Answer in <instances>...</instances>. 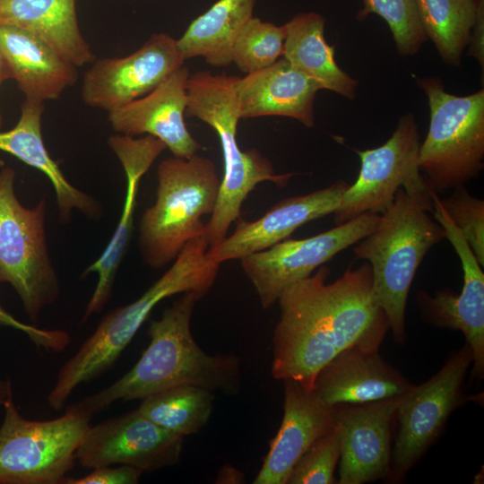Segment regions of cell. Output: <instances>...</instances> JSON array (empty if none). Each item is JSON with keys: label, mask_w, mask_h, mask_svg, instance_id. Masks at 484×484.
Segmentation results:
<instances>
[{"label": "cell", "mask_w": 484, "mask_h": 484, "mask_svg": "<svg viewBox=\"0 0 484 484\" xmlns=\"http://www.w3.org/2000/svg\"><path fill=\"white\" fill-rule=\"evenodd\" d=\"M203 296L186 292L151 320L150 342L135 365L122 377L67 410L92 417L111 403L143 399L176 386L191 385L236 395L240 389V359L232 354L209 355L191 333L194 306Z\"/></svg>", "instance_id": "2"}, {"label": "cell", "mask_w": 484, "mask_h": 484, "mask_svg": "<svg viewBox=\"0 0 484 484\" xmlns=\"http://www.w3.org/2000/svg\"><path fill=\"white\" fill-rule=\"evenodd\" d=\"M331 270L321 265L280 296V316L272 335V376L291 378L312 391L318 372L351 346L379 350L390 330L373 291L371 267L350 265L327 283Z\"/></svg>", "instance_id": "1"}, {"label": "cell", "mask_w": 484, "mask_h": 484, "mask_svg": "<svg viewBox=\"0 0 484 484\" xmlns=\"http://www.w3.org/2000/svg\"><path fill=\"white\" fill-rule=\"evenodd\" d=\"M430 110L419 166L428 186L439 194L479 177L484 160V90L456 96L436 77L420 78Z\"/></svg>", "instance_id": "7"}, {"label": "cell", "mask_w": 484, "mask_h": 484, "mask_svg": "<svg viewBox=\"0 0 484 484\" xmlns=\"http://www.w3.org/2000/svg\"><path fill=\"white\" fill-rule=\"evenodd\" d=\"M235 89L240 119L281 116L294 118L307 127L315 124L314 101L322 89L284 57L238 77Z\"/></svg>", "instance_id": "22"}, {"label": "cell", "mask_w": 484, "mask_h": 484, "mask_svg": "<svg viewBox=\"0 0 484 484\" xmlns=\"http://www.w3.org/2000/svg\"><path fill=\"white\" fill-rule=\"evenodd\" d=\"M213 392L181 385L142 399L139 411L165 430L185 437L198 433L213 409Z\"/></svg>", "instance_id": "29"}, {"label": "cell", "mask_w": 484, "mask_h": 484, "mask_svg": "<svg viewBox=\"0 0 484 484\" xmlns=\"http://www.w3.org/2000/svg\"><path fill=\"white\" fill-rule=\"evenodd\" d=\"M283 417L255 484H287L292 468L321 436L334 426L333 407L299 382L286 378Z\"/></svg>", "instance_id": "21"}, {"label": "cell", "mask_w": 484, "mask_h": 484, "mask_svg": "<svg viewBox=\"0 0 484 484\" xmlns=\"http://www.w3.org/2000/svg\"><path fill=\"white\" fill-rule=\"evenodd\" d=\"M324 18L316 13H300L284 24L282 56L290 65L329 90L349 99L356 96L358 81L340 68L335 48L324 39Z\"/></svg>", "instance_id": "26"}, {"label": "cell", "mask_w": 484, "mask_h": 484, "mask_svg": "<svg viewBox=\"0 0 484 484\" xmlns=\"http://www.w3.org/2000/svg\"><path fill=\"white\" fill-rule=\"evenodd\" d=\"M413 385L379 350L355 345L321 368L312 392L327 405L334 406L400 397Z\"/></svg>", "instance_id": "20"}, {"label": "cell", "mask_w": 484, "mask_h": 484, "mask_svg": "<svg viewBox=\"0 0 484 484\" xmlns=\"http://www.w3.org/2000/svg\"><path fill=\"white\" fill-rule=\"evenodd\" d=\"M284 25L252 17L238 35L232 49V62L246 73L262 70L283 53Z\"/></svg>", "instance_id": "30"}, {"label": "cell", "mask_w": 484, "mask_h": 484, "mask_svg": "<svg viewBox=\"0 0 484 484\" xmlns=\"http://www.w3.org/2000/svg\"><path fill=\"white\" fill-rule=\"evenodd\" d=\"M433 211L434 205L400 188L376 228L353 248L355 258L371 267L374 295L401 345L412 281L427 253L445 238L444 228L429 215Z\"/></svg>", "instance_id": "4"}, {"label": "cell", "mask_w": 484, "mask_h": 484, "mask_svg": "<svg viewBox=\"0 0 484 484\" xmlns=\"http://www.w3.org/2000/svg\"><path fill=\"white\" fill-rule=\"evenodd\" d=\"M484 0H479L477 15L470 38L469 55L479 62L482 71L484 68Z\"/></svg>", "instance_id": "36"}, {"label": "cell", "mask_w": 484, "mask_h": 484, "mask_svg": "<svg viewBox=\"0 0 484 484\" xmlns=\"http://www.w3.org/2000/svg\"><path fill=\"white\" fill-rule=\"evenodd\" d=\"M255 0H218L195 18L177 39L185 60L201 56L212 66L232 63V49L243 27L253 17Z\"/></svg>", "instance_id": "27"}, {"label": "cell", "mask_w": 484, "mask_h": 484, "mask_svg": "<svg viewBox=\"0 0 484 484\" xmlns=\"http://www.w3.org/2000/svg\"><path fill=\"white\" fill-rule=\"evenodd\" d=\"M0 53L10 79L26 99L42 103L56 99L77 82V66L25 30L0 25Z\"/></svg>", "instance_id": "23"}, {"label": "cell", "mask_w": 484, "mask_h": 484, "mask_svg": "<svg viewBox=\"0 0 484 484\" xmlns=\"http://www.w3.org/2000/svg\"><path fill=\"white\" fill-rule=\"evenodd\" d=\"M0 426V484H63L91 417L70 410L56 419L30 420L13 394Z\"/></svg>", "instance_id": "9"}, {"label": "cell", "mask_w": 484, "mask_h": 484, "mask_svg": "<svg viewBox=\"0 0 484 484\" xmlns=\"http://www.w3.org/2000/svg\"><path fill=\"white\" fill-rule=\"evenodd\" d=\"M156 200L139 222V248L147 265L175 260L192 238L204 235L202 217L214 210L220 179L215 163L197 154L169 157L157 169Z\"/></svg>", "instance_id": "6"}, {"label": "cell", "mask_w": 484, "mask_h": 484, "mask_svg": "<svg viewBox=\"0 0 484 484\" xmlns=\"http://www.w3.org/2000/svg\"><path fill=\"white\" fill-rule=\"evenodd\" d=\"M204 235L190 239L170 268L140 298L108 312L60 368L48 395L55 411L64 408L73 391L110 369L130 343L152 309L173 295L196 292L203 297L213 286L220 264L207 253Z\"/></svg>", "instance_id": "3"}, {"label": "cell", "mask_w": 484, "mask_h": 484, "mask_svg": "<svg viewBox=\"0 0 484 484\" xmlns=\"http://www.w3.org/2000/svg\"><path fill=\"white\" fill-rule=\"evenodd\" d=\"M111 466L94 468L91 472L81 478L67 476L63 484H135L144 472L139 468L125 464Z\"/></svg>", "instance_id": "35"}, {"label": "cell", "mask_w": 484, "mask_h": 484, "mask_svg": "<svg viewBox=\"0 0 484 484\" xmlns=\"http://www.w3.org/2000/svg\"><path fill=\"white\" fill-rule=\"evenodd\" d=\"M43 110L44 103L25 99L17 124L8 131H0V151L16 157L49 178L56 193L62 221L69 220L73 209L88 217H97L99 213L98 203L73 186L50 157L41 132Z\"/></svg>", "instance_id": "24"}, {"label": "cell", "mask_w": 484, "mask_h": 484, "mask_svg": "<svg viewBox=\"0 0 484 484\" xmlns=\"http://www.w3.org/2000/svg\"><path fill=\"white\" fill-rule=\"evenodd\" d=\"M184 437L160 428L135 409L90 426L75 458L85 468L125 464L151 471L180 461Z\"/></svg>", "instance_id": "15"}, {"label": "cell", "mask_w": 484, "mask_h": 484, "mask_svg": "<svg viewBox=\"0 0 484 484\" xmlns=\"http://www.w3.org/2000/svg\"><path fill=\"white\" fill-rule=\"evenodd\" d=\"M0 25L38 36L77 67L95 60L79 27L76 0H0Z\"/></svg>", "instance_id": "25"}, {"label": "cell", "mask_w": 484, "mask_h": 484, "mask_svg": "<svg viewBox=\"0 0 484 484\" xmlns=\"http://www.w3.org/2000/svg\"><path fill=\"white\" fill-rule=\"evenodd\" d=\"M340 454V436L334 425L301 455L292 468L287 484L338 483L334 471Z\"/></svg>", "instance_id": "32"}, {"label": "cell", "mask_w": 484, "mask_h": 484, "mask_svg": "<svg viewBox=\"0 0 484 484\" xmlns=\"http://www.w3.org/2000/svg\"><path fill=\"white\" fill-rule=\"evenodd\" d=\"M401 398L333 406L341 445L338 484H363L390 475L391 426Z\"/></svg>", "instance_id": "16"}, {"label": "cell", "mask_w": 484, "mask_h": 484, "mask_svg": "<svg viewBox=\"0 0 484 484\" xmlns=\"http://www.w3.org/2000/svg\"><path fill=\"white\" fill-rule=\"evenodd\" d=\"M379 215L363 213L317 235L285 239L239 259L263 308L272 307L289 286L310 276L337 254L367 236L376 228Z\"/></svg>", "instance_id": "12"}, {"label": "cell", "mask_w": 484, "mask_h": 484, "mask_svg": "<svg viewBox=\"0 0 484 484\" xmlns=\"http://www.w3.org/2000/svg\"><path fill=\"white\" fill-rule=\"evenodd\" d=\"M12 394L13 388L11 381L0 375V405L3 406Z\"/></svg>", "instance_id": "37"}, {"label": "cell", "mask_w": 484, "mask_h": 484, "mask_svg": "<svg viewBox=\"0 0 484 484\" xmlns=\"http://www.w3.org/2000/svg\"><path fill=\"white\" fill-rule=\"evenodd\" d=\"M468 343L451 352L442 367L401 398L395 416L398 432L390 474L401 480L444 430L452 412L463 402L462 385L472 365Z\"/></svg>", "instance_id": "11"}, {"label": "cell", "mask_w": 484, "mask_h": 484, "mask_svg": "<svg viewBox=\"0 0 484 484\" xmlns=\"http://www.w3.org/2000/svg\"><path fill=\"white\" fill-rule=\"evenodd\" d=\"M189 70L182 65L145 96L108 112L119 134H145L160 140L172 155L190 158L201 149L185 123Z\"/></svg>", "instance_id": "19"}, {"label": "cell", "mask_w": 484, "mask_h": 484, "mask_svg": "<svg viewBox=\"0 0 484 484\" xmlns=\"http://www.w3.org/2000/svg\"><path fill=\"white\" fill-rule=\"evenodd\" d=\"M439 202L461 231L480 264L484 266V201L470 194L465 186L453 189Z\"/></svg>", "instance_id": "33"}, {"label": "cell", "mask_w": 484, "mask_h": 484, "mask_svg": "<svg viewBox=\"0 0 484 484\" xmlns=\"http://www.w3.org/2000/svg\"><path fill=\"white\" fill-rule=\"evenodd\" d=\"M238 77L201 71L187 80L186 117H196L212 127L221 144L224 171L217 202L204 238L208 248L219 245L227 236L231 224L241 217V207L248 194L262 182H272L282 187L293 173L276 174L272 162L258 150L242 151L237 141L240 120L236 94Z\"/></svg>", "instance_id": "5"}, {"label": "cell", "mask_w": 484, "mask_h": 484, "mask_svg": "<svg viewBox=\"0 0 484 484\" xmlns=\"http://www.w3.org/2000/svg\"><path fill=\"white\" fill-rule=\"evenodd\" d=\"M419 133L414 116L400 117L391 137L381 146L356 151L360 159L357 180L349 185L333 212L336 225L367 212L381 214L398 189L434 205L433 192L419 166Z\"/></svg>", "instance_id": "10"}, {"label": "cell", "mask_w": 484, "mask_h": 484, "mask_svg": "<svg viewBox=\"0 0 484 484\" xmlns=\"http://www.w3.org/2000/svg\"><path fill=\"white\" fill-rule=\"evenodd\" d=\"M15 175L12 168L0 169V282L11 284L35 322L56 300L60 286L48 249L46 202L22 205L14 192Z\"/></svg>", "instance_id": "8"}, {"label": "cell", "mask_w": 484, "mask_h": 484, "mask_svg": "<svg viewBox=\"0 0 484 484\" xmlns=\"http://www.w3.org/2000/svg\"><path fill=\"white\" fill-rule=\"evenodd\" d=\"M375 13L390 28L397 51L402 56L419 52L427 37L422 30L415 0H363L357 18L362 20Z\"/></svg>", "instance_id": "31"}, {"label": "cell", "mask_w": 484, "mask_h": 484, "mask_svg": "<svg viewBox=\"0 0 484 484\" xmlns=\"http://www.w3.org/2000/svg\"><path fill=\"white\" fill-rule=\"evenodd\" d=\"M8 79H10L9 73H8L6 65L4 63V60L0 53V87L2 83ZM2 125H3V117H2L1 108H0V130H1Z\"/></svg>", "instance_id": "38"}, {"label": "cell", "mask_w": 484, "mask_h": 484, "mask_svg": "<svg viewBox=\"0 0 484 484\" xmlns=\"http://www.w3.org/2000/svg\"><path fill=\"white\" fill-rule=\"evenodd\" d=\"M422 30L443 61L457 67L469 44L479 0H415Z\"/></svg>", "instance_id": "28"}, {"label": "cell", "mask_w": 484, "mask_h": 484, "mask_svg": "<svg viewBox=\"0 0 484 484\" xmlns=\"http://www.w3.org/2000/svg\"><path fill=\"white\" fill-rule=\"evenodd\" d=\"M435 220L445 231V238L456 252L462 267L463 283L457 293L450 289L436 290L433 296L425 290L416 299L422 320L439 328L460 331L471 349V376L484 377V272L468 242L453 223L437 194H433Z\"/></svg>", "instance_id": "13"}, {"label": "cell", "mask_w": 484, "mask_h": 484, "mask_svg": "<svg viewBox=\"0 0 484 484\" xmlns=\"http://www.w3.org/2000/svg\"><path fill=\"white\" fill-rule=\"evenodd\" d=\"M0 326L11 327L24 333L38 348L48 352H61L70 343V335L63 330L42 329L16 319L0 304Z\"/></svg>", "instance_id": "34"}, {"label": "cell", "mask_w": 484, "mask_h": 484, "mask_svg": "<svg viewBox=\"0 0 484 484\" xmlns=\"http://www.w3.org/2000/svg\"><path fill=\"white\" fill-rule=\"evenodd\" d=\"M185 61L177 39L163 32L152 34L125 57L94 60L83 76L82 99L109 112L152 91Z\"/></svg>", "instance_id": "14"}, {"label": "cell", "mask_w": 484, "mask_h": 484, "mask_svg": "<svg viewBox=\"0 0 484 484\" xmlns=\"http://www.w3.org/2000/svg\"><path fill=\"white\" fill-rule=\"evenodd\" d=\"M108 143L124 168L126 193L119 222L113 237L101 255L89 265L82 274L85 276L95 272L98 274V281L82 317V324L93 314L101 312L111 297L114 281L134 229V214L140 181L154 160L167 149L160 140L151 135L134 138L117 134L108 138Z\"/></svg>", "instance_id": "18"}, {"label": "cell", "mask_w": 484, "mask_h": 484, "mask_svg": "<svg viewBox=\"0 0 484 484\" xmlns=\"http://www.w3.org/2000/svg\"><path fill=\"white\" fill-rule=\"evenodd\" d=\"M348 186L345 180L339 179L312 193L283 199L255 220L239 217L234 231L216 246L208 248V255L220 264L285 240L302 225L333 214Z\"/></svg>", "instance_id": "17"}]
</instances>
